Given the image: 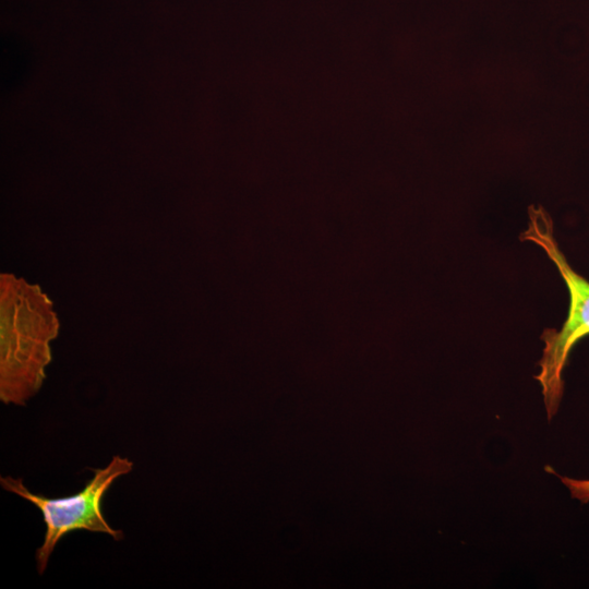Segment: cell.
I'll use <instances>...</instances> for the list:
<instances>
[{
	"instance_id": "1",
	"label": "cell",
	"mask_w": 589,
	"mask_h": 589,
	"mask_svg": "<svg viewBox=\"0 0 589 589\" xmlns=\"http://www.w3.org/2000/svg\"><path fill=\"white\" fill-rule=\"evenodd\" d=\"M59 321L37 285L12 274L0 277V398L23 406L41 387Z\"/></svg>"
},
{
	"instance_id": "2",
	"label": "cell",
	"mask_w": 589,
	"mask_h": 589,
	"mask_svg": "<svg viewBox=\"0 0 589 589\" xmlns=\"http://www.w3.org/2000/svg\"><path fill=\"white\" fill-rule=\"evenodd\" d=\"M520 239L540 247L560 272L569 296L568 313L562 327L545 329L541 336L544 347L534 376L541 393L548 418L558 410L563 390V370L573 347L589 335V281L576 273L561 251L554 237L553 223L542 207L529 208V224Z\"/></svg>"
},
{
	"instance_id": "3",
	"label": "cell",
	"mask_w": 589,
	"mask_h": 589,
	"mask_svg": "<svg viewBox=\"0 0 589 589\" xmlns=\"http://www.w3.org/2000/svg\"><path fill=\"white\" fill-rule=\"evenodd\" d=\"M132 469L133 462L129 458L115 455L106 467L94 469L93 478L82 491L57 498L31 492L22 479L10 476L0 478L5 491L31 502L41 512L46 532L43 544L36 551L39 575L45 572L60 539L74 530L106 533L116 541L123 538L122 530L113 529L104 518L101 502L112 483Z\"/></svg>"
},
{
	"instance_id": "4",
	"label": "cell",
	"mask_w": 589,
	"mask_h": 589,
	"mask_svg": "<svg viewBox=\"0 0 589 589\" xmlns=\"http://www.w3.org/2000/svg\"><path fill=\"white\" fill-rule=\"evenodd\" d=\"M569 490L572 496L581 501H589V480H574L569 481Z\"/></svg>"
}]
</instances>
